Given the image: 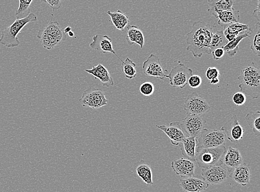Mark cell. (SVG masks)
Wrapping results in <instances>:
<instances>
[{
  "instance_id": "6da1fadb",
  "label": "cell",
  "mask_w": 260,
  "mask_h": 192,
  "mask_svg": "<svg viewBox=\"0 0 260 192\" xmlns=\"http://www.w3.org/2000/svg\"><path fill=\"white\" fill-rule=\"evenodd\" d=\"M191 31L186 34V50L193 57L201 58L204 55H210V44L213 34V28L204 21L193 23Z\"/></svg>"
},
{
  "instance_id": "7a4b0ae2",
  "label": "cell",
  "mask_w": 260,
  "mask_h": 192,
  "mask_svg": "<svg viewBox=\"0 0 260 192\" xmlns=\"http://www.w3.org/2000/svg\"><path fill=\"white\" fill-rule=\"evenodd\" d=\"M238 79L240 82V92L252 99L259 97L260 69L255 63L252 62L242 69Z\"/></svg>"
},
{
  "instance_id": "3957f363",
  "label": "cell",
  "mask_w": 260,
  "mask_h": 192,
  "mask_svg": "<svg viewBox=\"0 0 260 192\" xmlns=\"http://www.w3.org/2000/svg\"><path fill=\"white\" fill-rule=\"evenodd\" d=\"M37 36L42 46L48 50L53 49L67 39L59 23L52 20L46 27L39 30Z\"/></svg>"
},
{
  "instance_id": "277c9868",
  "label": "cell",
  "mask_w": 260,
  "mask_h": 192,
  "mask_svg": "<svg viewBox=\"0 0 260 192\" xmlns=\"http://www.w3.org/2000/svg\"><path fill=\"white\" fill-rule=\"evenodd\" d=\"M37 20V16L33 13H30L24 19H16L11 26L6 28L2 32L0 44L8 48L19 46L20 42L17 38V35L27 24Z\"/></svg>"
},
{
  "instance_id": "5b68a950",
  "label": "cell",
  "mask_w": 260,
  "mask_h": 192,
  "mask_svg": "<svg viewBox=\"0 0 260 192\" xmlns=\"http://www.w3.org/2000/svg\"><path fill=\"white\" fill-rule=\"evenodd\" d=\"M225 146L216 148H204L197 146L196 161L202 169L221 165V160L226 151Z\"/></svg>"
},
{
  "instance_id": "8992f818",
  "label": "cell",
  "mask_w": 260,
  "mask_h": 192,
  "mask_svg": "<svg viewBox=\"0 0 260 192\" xmlns=\"http://www.w3.org/2000/svg\"><path fill=\"white\" fill-rule=\"evenodd\" d=\"M197 138L198 146L204 148H216L225 146L226 136L222 128L203 129Z\"/></svg>"
},
{
  "instance_id": "52a82bcc",
  "label": "cell",
  "mask_w": 260,
  "mask_h": 192,
  "mask_svg": "<svg viewBox=\"0 0 260 192\" xmlns=\"http://www.w3.org/2000/svg\"><path fill=\"white\" fill-rule=\"evenodd\" d=\"M210 109L206 100L196 92L187 96L184 104V110L186 115L201 116L209 112Z\"/></svg>"
},
{
  "instance_id": "ba28073f",
  "label": "cell",
  "mask_w": 260,
  "mask_h": 192,
  "mask_svg": "<svg viewBox=\"0 0 260 192\" xmlns=\"http://www.w3.org/2000/svg\"><path fill=\"white\" fill-rule=\"evenodd\" d=\"M79 101L83 107H91L92 109H99L106 106L108 100L100 89L90 87L84 92Z\"/></svg>"
},
{
  "instance_id": "9c48e42d",
  "label": "cell",
  "mask_w": 260,
  "mask_h": 192,
  "mask_svg": "<svg viewBox=\"0 0 260 192\" xmlns=\"http://www.w3.org/2000/svg\"><path fill=\"white\" fill-rule=\"evenodd\" d=\"M192 75V70L179 61L178 65L165 78H168L170 85L172 87L183 89L188 84L189 79Z\"/></svg>"
},
{
  "instance_id": "30bf717a",
  "label": "cell",
  "mask_w": 260,
  "mask_h": 192,
  "mask_svg": "<svg viewBox=\"0 0 260 192\" xmlns=\"http://www.w3.org/2000/svg\"><path fill=\"white\" fill-rule=\"evenodd\" d=\"M202 176L203 181L209 185L220 184L226 181L229 174L224 167L221 165L211 166L207 169H202Z\"/></svg>"
},
{
  "instance_id": "8fae6325",
  "label": "cell",
  "mask_w": 260,
  "mask_h": 192,
  "mask_svg": "<svg viewBox=\"0 0 260 192\" xmlns=\"http://www.w3.org/2000/svg\"><path fill=\"white\" fill-rule=\"evenodd\" d=\"M142 68L145 75L155 77L160 80H164L168 75V70L162 68L160 58L154 54H151L143 62Z\"/></svg>"
},
{
  "instance_id": "7c38bea8",
  "label": "cell",
  "mask_w": 260,
  "mask_h": 192,
  "mask_svg": "<svg viewBox=\"0 0 260 192\" xmlns=\"http://www.w3.org/2000/svg\"><path fill=\"white\" fill-rule=\"evenodd\" d=\"M180 125L187 137H197L204 129V122L201 116L189 114Z\"/></svg>"
},
{
  "instance_id": "4fadbf2b",
  "label": "cell",
  "mask_w": 260,
  "mask_h": 192,
  "mask_svg": "<svg viewBox=\"0 0 260 192\" xmlns=\"http://www.w3.org/2000/svg\"><path fill=\"white\" fill-rule=\"evenodd\" d=\"M221 128L224 131L228 140L231 142L237 143L243 139L245 130L237 116H233Z\"/></svg>"
},
{
  "instance_id": "5bb4252c",
  "label": "cell",
  "mask_w": 260,
  "mask_h": 192,
  "mask_svg": "<svg viewBox=\"0 0 260 192\" xmlns=\"http://www.w3.org/2000/svg\"><path fill=\"white\" fill-rule=\"evenodd\" d=\"M243 164V159L239 150L229 146L221 160V165L228 171L229 178H231L236 168Z\"/></svg>"
},
{
  "instance_id": "9a60e30c",
  "label": "cell",
  "mask_w": 260,
  "mask_h": 192,
  "mask_svg": "<svg viewBox=\"0 0 260 192\" xmlns=\"http://www.w3.org/2000/svg\"><path fill=\"white\" fill-rule=\"evenodd\" d=\"M156 127L164 132L170 139L173 146H179L181 142L187 137L181 129L180 122H173L169 125H156Z\"/></svg>"
},
{
  "instance_id": "2e32d148",
  "label": "cell",
  "mask_w": 260,
  "mask_h": 192,
  "mask_svg": "<svg viewBox=\"0 0 260 192\" xmlns=\"http://www.w3.org/2000/svg\"><path fill=\"white\" fill-rule=\"evenodd\" d=\"M171 168L177 175L181 177H193L195 175L196 167L194 162L185 158L173 160Z\"/></svg>"
},
{
  "instance_id": "e0dca14e",
  "label": "cell",
  "mask_w": 260,
  "mask_h": 192,
  "mask_svg": "<svg viewBox=\"0 0 260 192\" xmlns=\"http://www.w3.org/2000/svg\"><path fill=\"white\" fill-rule=\"evenodd\" d=\"M93 41L90 44L89 46L92 49L100 51L102 53L106 54L107 52L113 53L117 56L121 61H123L117 56L116 51L113 49L112 41L107 35L96 34L93 36Z\"/></svg>"
},
{
  "instance_id": "ac0fdd59",
  "label": "cell",
  "mask_w": 260,
  "mask_h": 192,
  "mask_svg": "<svg viewBox=\"0 0 260 192\" xmlns=\"http://www.w3.org/2000/svg\"><path fill=\"white\" fill-rule=\"evenodd\" d=\"M213 16L218 19L217 23L222 28V30L231 24L238 23L240 21V12L234 8L227 11H217Z\"/></svg>"
},
{
  "instance_id": "d6986e66",
  "label": "cell",
  "mask_w": 260,
  "mask_h": 192,
  "mask_svg": "<svg viewBox=\"0 0 260 192\" xmlns=\"http://www.w3.org/2000/svg\"><path fill=\"white\" fill-rule=\"evenodd\" d=\"M180 185L186 192H202L208 188L209 184L201 179L189 177L180 179Z\"/></svg>"
},
{
  "instance_id": "ffe728a7",
  "label": "cell",
  "mask_w": 260,
  "mask_h": 192,
  "mask_svg": "<svg viewBox=\"0 0 260 192\" xmlns=\"http://www.w3.org/2000/svg\"><path fill=\"white\" fill-rule=\"evenodd\" d=\"M86 72L93 75L95 79L99 80L105 87H110L114 85L113 80L111 76L110 72L105 66L99 64L95 67H93L92 69H86Z\"/></svg>"
},
{
  "instance_id": "44dd1931",
  "label": "cell",
  "mask_w": 260,
  "mask_h": 192,
  "mask_svg": "<svg viewBox=\"0 0 260 192\" xmlns=\"http://www.w3.org/2000/svg\"><path fill=\"white\" fill-rule=\"evenodd\" d=\"M184 158L196 161V149L198 146L197 138L187 137L179 145Z\"/></svg>"
},
{
  "instance_id": "7402d4cb",
  "label": "cell",
  "mask_w": 260,
  "mask_h": 192,
  "mask_svg": "<svg viewBox=\"0 0 260 192\" xmlns=\"http://www.w3.org/2000/svg\"><path fill=\"white\" fill-rule=\"evenodd\" d=\"M231 178L243 187L249 183L251 178V170L249 165L243 164L234 170Z\"/></svg>"
},
{
  "instance_id": "603a6c76",
  "label": "cell",
  "mask_w": 260,
  "mask_h": 192,
  "mask_svg": "<svg viewBox=\"0 0 260 192\" xmlns=\"http://www.w3.org/2000/svg\"><path fill=\"white\" fill-rule=\"evenodd\" d=\"M126 28L128 30L126 37L127 43L129 45L136 44L143 49L145 43L144 35L140 28L135 25H129Z\"/></svg>"
},
{
  "instance_id": "cb8c5ba5",
  "label": "cell",
  "mask_w": 260,
  "mask_h": 192,
  "mask_svg": "<svg viewBox=\"0 0 260 192\" xmlns=\"http://www.w3.org/2000/svg\"><path fill=\"white\" fill-rule=\"evenodd\" d=\"M107 14L111 17L114 26L119 31H123L126 27L129 26L130 21L128 17L122 11L117 10L112 13L110 11H108Z\"/></svg>"
},
{
  "instance_id": "d4e9b609",
  "label": "cell",
  "mask_w": 260,
  "mask_h": 192,
  "mask_svg": "<svg viewBox=\"0 0 260 192\" xmlns=\"http://www.w3.org/2000/svg\"><path fill=\"white\" fill-rule=\"evenodd\" d=\"M251 29L241 33L237 38L231 42H229L227 45L223 48L225 52L231 57H234L237 53L240 42L245 38L249 37L251 33Z\"/></svg>"
},
{
  "instance_id": "484cf974",
  "label": "cell",
  "mask_w": 260,
  "mask_h": 192,
  "mask_svg": "<svg viewBox=\"0 0 260 192\" xmlns=\"http://www.w3.org/2000/svg\"><path fill=\"white\" fill-rule=\"evenodd\" d=\"M141 162L136 169L137 175L140 177L143 181L148 186L153 184V173L149 165L145 163L143 161Z\"/></svg>"
},
{
  "instance_id": "4316f807",
  "label": "cell",
  "mask_w": 260,
  "mask_h": 192,
  "mask_svg": "<svg viewBox=\"0 0 260 192\" xmlns=\"http://www.w3.org/2000/svg\"><path fill=\"white\" fill-rule=\"evenodd\" d=\"M208 4L209 8L207 11L211 15H213L217 11H227L233 9L234 2L232 0H209Z\"/></svg>"
},
{
  "instance_id": "83f0119b",
  "label": "cell",
  "mask_w": 260,
  "mask_h": 192,
  "mask_svg": "<svg viewBox=\"0 0 260 192\" xmlns=\"http://www.w3.org/2000/svg\"><path fill=\"white\" fill-rule=\"evenodd\" d=\"M249 38L250 40V49L254 55L260 56V22H257L255 27L251 29Z\"/></svg>"
},
{
  "instance_id": "f1b7e54d",
  "label": "cell",
  "mask_w": 260,
  "mask_h": 192,
  "mask_svg": "<svg viewBox=\"0 0 260 192\" xmlns=\"http://www.w3.org/2000/svg\"><path fill=\"white\" fill-rule=\"evenodd\" d=\"M245 120L248 125L257 137L260 136V112H250L245 117Z\"/></svg>"
},
{
  "instance_id": "f546056e",
  "label": "cell",
  "mask_w": 260,
  "mask_h": 192,
  "mask_svg": "<svg viewBox=\"0 0 260 192\" xmlns=\"http://www.w3.org/2000/svg\"><path fill=\"white\" fill-rule=\"evenodd\" d=\"M228 43V41L223 34V30L217 31L214 33L213 32L212 36H211L210 49L212 52L215 49L224 47Z\"/></svg>"
},
{
  "instance_id": "4dcf8cb0",
  "label": "cell",
  "mask_w": 260,
  "mask_h": 192,
  "mask_svg": "<svg viewBox=\"0 0 260 192\" xmlns=\"http://www.w3.org/2000/svg\"><path fill=\"white\" fill-rule=\"evenodd\" d=\"M123 73L127 79L132 80L137 76L136 64L129 58L127 57L124 61L122 62Z\"/></svg>"
},
{
  "instance_id": "1f68e13d",
  "label": "cell",
  "mask_w": 260,
  "mask_h": 192,
  "mask_svg": "<svg viewBox=\"0 0 260 192\" xmlns=\"http://www.w3.org/2000/svg\"><path fill=\"white\" fill-rule=\"evenodd\" d=\"M33 2L32 0L29 1H22L20 0L19 2V7L18 8L15 13V15L17 19H22L26 17L30 13V7Z\"/></svg>"
},
{
  "instance_id": "d6a6232c",
  "label": "cell",
  "mask_w": 260,
  "mask_h": 192,
  "mask_svg": "<svg viewBox=\"0 0 260 192\" xmlns=\"http://www.w3.org/2000/svg\"><path fill=\"white\" fill-rule=\"evenodd\" d=\"M250 28L247 25H244L239 22L234 23L229 25L226 28L223 30V34L228 33H238L240 34L242 32L247 31Z\"/></svg>"
},
{
  "instance_id": "836d02e7",
  "label": "cell",
  "mask_w": 260,
  "mask_h": 192,
  "mask_svg": "<svg viewBox=\"0 0 260 192\" xmlns=\"http://www.w3.org/2000/svg\"><path fill=\"white\" fill-rule=\"evenodd\" d=\"M154 90L155 88L153 84L149 82L143 83L140 88L141 93L146 96V97H149V96L153 95L154 92Z\"/></svg>"
},
{
  "instance_id": "e575fe53",
  "label": "cell",
  "mask_w": 260,
  "mask_h": 192,
  "mask_svg": "<svg viewBox=\"0 0 260 192\" xmlns=\"http://www.w3.org/2000/svg\"><path fill=\"white\" fill-rule=\"evenodd\" d=\"M233 101L236 105H243L246 101V96L241 92L236 93L233 96Z\"/></svg>"
},
{
  "instance_id": "d590c367",
  "label": "cell",
  "mask_w": 260,
  "mask_h": 192,
  "mask_svg": "<svg viewBox=\"0 0 260 192\" xmlns=\"http://www.w3.org/2000/svg\"><path fill=\"white\" fill-rule=\"evenodd\" d=\"M206 76L208 80L212 81L216 79H219L220 77V71L216 67H210L206 71Z\"/></svg>"
},
{
  "instance_id": "8d00e7d4",
  "label": "cell",
  "mask_w": 260,
  "mask_h": 192,
  "mask_svg": "<svg viewBox=\"0 0 260 192\" xmlns=\"http://www.w3.org/2000/svg\"><path fill=\"white\" fill-rule=\"evenodd\" d=\"M203 82L201 76L198 75H192L188 81V85L193 89H197L202 85Z\"/></svg>"
},
{
  "instance_id": "74e56055",
  "label": "cell",
  "mask_w": 260,
  "mask_h": 192,
  "mask_svg": "<svg viewBox=\"0 0 260 192\" xmlns=\"http://www.w3.org/2000/svg\"><path fill=\"white\" fill-rule=\"evenodd\" d=\"M42 2L47 4L53 9L52 15L54 10L59 9L61 7L62 2L60 0H45Z\"/></svg>"
},
{
  "instance_id": "f35d334b",
  "label": "cell",
  "mask_w": 260,
  "mask_h": 192,
  "mask_svg": "<svg viewBox=\"0 0 260 192\" xmlns=\"http://www.w3.org/2000/svg\"><path fill=\"white\" fill-rule=\"evenodd\" d=\"M225 51L223 50V48H219L211 52L213 58L215 60H219L221 59L223 56L225 55Z\"/></svg>"
},
{
  "instance_id": "ab89813d",
  "label": "cell",
  "mask_w": 260,
  "mask_h": 192,
  "mask_svg": "<svg viewBox=\"0 0 260 192\" xmlns=\"http://www.w3.org/2000/svg\"><path fill=\"white\" fill-rule=\"evenodd\" d=\"M252 16L256 18L258 20V22H259L260 19V0L257 2V8L253 11L252 13Z\"/></svg>"
},
{
  "instance_id": "60d3db41",
  "label": "cell",
  "mask_w": 260,
  "mask_h": 192,
  "mask_svg": "<svg viewBox=\"0 0 260 192\" xmlns=\"http://www.w3.org/2000/svg\"><path fill=\"white\" fill-rule=\"evenodd\" d=\"M219 82H220L219 79H215V80L210 81V83L211 84V85H217V84H218Z\"/></svg>"
},
{
  "instance_id": "b9f144b4",
  "label": "cell",
  "mask_w": 260,
  "mask_h": 192,
  "mask_svg": "<svg viewBox=\"0 0 260 192\" xmlns=\"http://www.w3.org/2000/svg\"><path fill=\"white\" fill-rule=\"evenodd\" d=\"M63 31H64V33L66 34V33H69L70 31H72V28H71V27L70 26H68L67 27H66L63 29Z\"/></svg>"
},
{
  "instance_id": "7bdbcfd3",
  "label": "cell",
  "mask_w": 260,
  "mask_h": 192,
  "mask_svg": "<svg viewBox=\"0 0 260 192\" xmlns=\"http://www.w3.org/2000/svg\"><path fill=\"white\" fill-rule=\"evenodd\" d=\"M70 37H74L75 35L74 32H72V31L68 33Z\"/></svg>"
}]
</instances>
